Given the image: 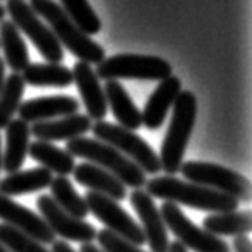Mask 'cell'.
I'll return each instance as SVG.
<instances>
[{"instance_id":"603a6c76","label":"cell","mask_w":252,"mask_h":252,"mask_svg":"<svg viewBox=\"0 0 252 252\" xmlns=\"http://www.w3.org/2000/svg\"><path fill=\"white\" fill-rule=\"evenodd\" d=\"M23 80L24 83H29L32 86H55V88H67L74 83L72 70L61 64L53 63H34L29 64L23 70Z\"/></svg>"},{"instance_id":"484cf974","label":"cell","mask_w":252,"mask_h":252,"mask_svg":"<svg viewBox=\"0 0 252 252\" xmlns=\"http://www.w3.org/2000/svg\"><path fill=\"white\" fill-rule=\"evenodd\" d=\"M50 190H51L53 201L72 217L85 219L90 214L88 204H86L85 198H82L77 193L74 185H72V182L65 176L53 177V181L50 184Z\"/></svg>"},{"instance_id":"9c48e42d","label":"cell","mask_w":252,"mask_h":252,"mask_svg":"<svg viewBox=\"0 0 252 252\" xmlns=\"http://www.w3.org/2000/svg\"><path fill=\"white\" fill-rule=\"evenodd\" d=\"M160 212L164 225L172 231L177 241L182 243L187 249H191L193 252H230L227 241L220 240L216 235H211L201 227H196L177 204L164 201Z\"/></svg>"},{"instance_id":"9a60e30c","label":"cell","mask_w":252,"mask_h":252,"mask_svg":"<svg viewBox=\"0 0 252 252\" xmlns=\"http://www.w3.org/2000/svg\"><path fill=\"white\" fill-rule=\"evenodd\" d=\"M72 77H74L78 93L83 99L88 117L96 122L104 120V117L107 115L109 105L105 101L104 88L99 83V78L94 69L91 67V64L78 61L72 69Z\"/></svg>"},{"instance_id":"f546056e","label":"cell","mask_w":252,"mask_h":252,"mask_svg":"<svg viewBox=\"0 0 252 252\" xmlns=\"http://www.w3.org/2000/svg\"><path fill=\"white\" fill-rule=\"evenodd\" d=\"M97 243L102 248L104 252H145L142 249H139L136 244H132L129 241L123 240V238L117 236L115 233H112L107 228H104L101 231H97Z\"/></svg>"},{"instance_id":"d4e9b609","label":"cell","mask_w":252,"mask_h":252,"mask_svg":"<svg viewBox=\"0 0 252 252\" xmlns=\"http://www.w3.org/2000/svg\"><path fill=\"white\" fill-rule=\"evenodd\" d=\"M203 228L216 236H240L246 235L252 228L251 211L217 212L204 217Z\"/></svg>"},{"instance_id":"7a4b0ae2","label":"cell","mask_w":252,"mask_h":252,"mask_svg":"<svg viewBox=\"0 0 252 252\" xmlns=\"http://www.w3.org/2000/svg\"><path fill=\"white\" fill-rule=\"evenodd\" d=\"M31 8L48 23L51 32L61 46H65L82 63L99 64L105 59V51L99 43L91 40L90 35L72 21V18L55 0H31Z\"/></svg>"},{"instance_id":"7402d4cb","label":"cell","mask_w":252,"mask_h":252,"mask_svg":"<svg viewBox=\"0 0 252 252\" xmlns=\"http://www.w3.org/2000/svg\"><path fill=\"white\" fill-rule=\"evenodd\" d=\"M0 46H2L5 53L3 61L13 72L21 74L31 64L29 51L24 43V38L11 21L0 23Z\"/></svg>"},{"instance_id":"cb8c5ba5","label":"cell","mask_w":252,"mask_h":252,"mask_svg":"<svg viewBox=\"0 0 252 252\" xmlns=\"http://www.w3.org/2000/svg\"><path fill=\"white\" fill-rule=\"evenodd\" d=\"M28 154L37 163H40L42 168H46L51 172H56L58 176H69L74 172L75 168L74 157L65 149H59L51 142H45V141L32 142L29 144Z\"/></svg>"},{"instance_id":"7c38bea8","label":"cell","mask_w":252,"mask_h":252,"mask_svg":"<svg viewBox=\"0 0 252 252\" xmlns=\"http://www.w3.org/2000/svg\"><path fill=\"white\" fill-rule=\"evenodd\" d=\"M129 201L142 222L141 228L144 231L145 243H149V246H150V251L168 252V246H169L168 230L161 217V212L157 208V204L154 201V198L145 190L137 189V190H132V193L129 195Z\"/></svg>"},{"instance_id":"4316f807","label":"cell","mask_w":252,"mask_h":252,"mask_svg":"<svg viewBox=\"0 0 252 252\" xmlns=\"http://www.w3.org/2000/svg\"><path fill=\"white\" fill-rule=\"evenodd\" d=\"M24 88L26 83L21 74L13 72L5 78L3 88L0 91V129L6 128V125L13 120L18 112L23 101Z\"/></svg>"},{"instance_id":"3957f363","label":"cell","mask_w":252,"mask_h":252,"mask_svg":"<svg viewBox=\"0 0 252 252\" xmlns=\"http://www.w3.org/2000/svg\"><path fill=\"white\" fill-rule=\"evenodd\" d=\"M65 150L72 157H80L83 160L109 171L125 187H131L132 190L145 187V182H147L145 172L134 161H131L117 149L110 147L109 144L97 141V139L80 136L67 141Z\"/></svg>"},{"instance_id":"ac0fdd59","label":"cell","mask_w":252,"mask_h":252,"mask_svg":"<svg viewBox=\"0 0 252 252\" xmlns=\"http://www.w3.org/2000/svg\"><path fill=\"white\" fill-rule=\"evenodd\" d=\"M72 174H74L75 181L83 187L90 189L91 191H96V193L109 196L115 201H123L128 196L126 187L114 174H110L109 171L99 168L90 161L80 163L78 166H75Z\"/></svg>"},{"instance_id":"6da1fadb","label":"cell","mask_w":252,"mask_h":252,"mask_svg":"<svg viewBox=\"0 0 252 252\" xmlns=\"http://www.w3.org/2000/svg\"><path fill=\"white\" fill-rule=\"evenodd\" d=\"M147 193L152 198H160L163 201L174 204H185L189 208L208 212H231L238 211L240 201L236 198L220 193L193 182H184L174 176H157L145 182Z\"/></svg>"},{"instance_id":"d6986e66","label":"cell","mask_w":252,"mask_h":252,"mask_svg":"<svg viewBox=\"0 0 252 252\" xmlns=\"http://www.w3.org/2000/svg\"><path fill=\"white\" fill-rule=\"evenodd\" d=\"M6 134H5V150H3V163L2 168L13 174L18 172L24 164L26 155L29 150L31 141V125L26 123L21 118H13L6 125Z\"/></svg>"},{"instance_id":"52a82bcc","label":"cell","mask_w":252,"mask_h":252,"mask_svg":"<svg viewBox=\"0 0 252 252\" xmlns=\"http://www.w3.org/2000/svg\"><path fill=\"white\" fill-rule=\"evenodd\" d=\"M6 13L11 16V23L16 26L19 32L29 37V40L35 45L38 53L48 63L59 64L64 59V51L61 43L51 32L37 13L31 8V5L24 0H6Z\"/></svg>"},{"instance_id":"5b68a950","label":"cell","mask_w":252,"mask_h":252,"mask_svg":"<svg viewBox=\"0 0 252 252\" xmlns=\"http://www.w3.org/2000/svg\"><path fill=\"white\" fill-rule=\"evenodd\" d=\"M97 78L104 80H155L161 82L172 75V65L158 56L147 55H122L110 56L96 65Z\"/></svg>"},{"instance_id":"ffe728a7","label":"cell","mask_w":252,"mask_h":252,"mask_svg":"<svg viewBox=\"0 0 252 252\" xmlns=\"http://www.w3.org/2000/svg\"><path fill=\"white\" fill-rule=\"evenodd\" d=\"M105 101L122 128L136 131L142 126V114L132 102L128 91L118 80H107L104 86Z\"/></svg>"},{"instance_id":"44dd1931","label":"cell","mask_w":252,"mask_h":252,"mask_svg":"<svg viewBox=\"0 0 252 252\" xmlns=\"http://www.w3.org/2000/svg\"><path fill=\"white\" fill-rule=\"evenodd\" d=\"M53 181V172L46 168H34L8 174L0 181V195L16 196L48 189Z\"/></svg>"},{"instance_id":"4dcf8cb0","label":"cell","mask_w":252,"mask_h":252,"mask_svg":"<svg viewBox=\"0 0 252 252\" xmlns=\"http://www.w3.org/2000/svg\"><path fill=\"white\" fill-rule=\"evenodd\" d=\"M233 249H235V252H252L251 240H249L246 235L235 236V240H233Z\"/></svg>"},{"instance_id":"d6a6232c","label":"cell","mask_w":252,"mask_h":252,"mask_svg":"<svg viewBox=\"0 0 252 252\" xmlns=\"http://www.w3.org/2000/svg\"><path fill=\"white\" fill-rule=\"evenodd\" d=\"M168 252H189V249L185 248L182 243H179L177 240H174V241H169Z\"/></svg>"},{"instance_id":"74e56055","label":"cell","mask_w":252,"mask_h":252,"mask_svg":"<svg viewBox=\"0 0 252 252\" xmlns=\"http://www.w3.org/2000/svg\"><path fill=\"white\" fill-rule=\"evenodd\" d=\"M0 252H10V251H8V249H6V248H3V246H2V244H0Z\"/></svg>"},{"instance_id":"836d02e7","label":"cell","mask_w":252,"mask_h":252,"mask_svg":"<svg viewBox=\"0 0 252 252\" xmlns=\"http://www.w3.org/2000/svg\"><path fill=\"white\" fill-rule=\"evenodd\" d=\"M78 252H104L102 249H97L93 243H86V244H82V248Z\"/></svg>"},{"instance_id":"e0dca14e","label":"cell","mask_w":252,"mask_h":252,"mask_svg":"<svg viewBox=\"0 0 252 252\" xmlns=\"http://www.w3.org/2000/svg\"><path fill=\"white\" fill-rule=\"evenodd\" d=\"M181 91H182L181 78H177L176 75H171L161 80L160 85L157 86V90L147 99L144 112H141L142 125L147 126V129L160 128Z\"/></svg>"},{"instance_id":"8d00e7d4","label":"cell","mask_w":252,"mask_h":252,"mask_svg":"<svg viewBox=\"0 0 252 252\" xmlns=\"http://www.w3.org/2000/svg\"><path fill=\"white\" fill-rule=\"evenodd\" d=\"M2 163H3V150H2V136H0V169H2Z\"/></svg>"},{"instance_id":"e575fe53","label":"cell","mask_w":252,"mask_h":252,"mask_svg":"<svg viewBox=\"0 0 252 252\" xmlns=\"http://www.w3.org/2000/svg\"><path fill=\"white\" fill-rule=\"evenodd\" d=\"M3 83H5V61L3 58H0V91L3 88Z\"/></svg>"},{"instance_id":"4fadbf2b","label":"cell","mask_w":252,"mask_h":252,"mask_svg":"<svg viewBox=\"0 0 252 252\" xmlns=\"http://www.w3.org/2000/svg\"><path fill=\"white\" fill-rule=\"evenodd\" d=\"M0 219L5 220L6 225H11L13 228L32 236L42 244H53L56 241V235L40 216L13 201L10 196L0 195Z\"/></svg>"},{"instance_id":"2e32d148","label":"cell","mask_w":252,"mask_h":252,"mask_svg":"<svg viewBox=\"0 0 252 252\" xmlns=\"http://www.w3.org/2000/svg\"><path fill=\"white\" fill-rule=\"evenodd\" d=\"M93 122L88 115L74 114L69 117L55 118L48 122L34 123L31 128V134L37 137V141H70V139L80 137L91 131Z\"/></svg>"},{"instance_id":"5bb4252c","label":"cell","mask_w":252,"mask_h":252,"mask_svg":"<svg viewBox=\"0 0 252 252\" xmlns=\"http://www.w3.org/2000/svg\"><path fill=\"white\" fill-rule=\"evenodd\" d=\"M80 104L72 96H45L21 102L18 109L19 118L26 123L48 122L55 118L78 114Z\"/></svg>"},{"instance_id":"277c9868","label":"cell","mask_w":252,"mask_h":252,"mask_svg":"<svg viewBox=\"0 0 252 252\" xmlns=\"http://www.w3.org/2000/svg\"><path fill=\"white\" fill-rule=\"evenodd\" d=\"M196 97L191 91H181L172 104V118L164 141L161 144L160 158L161 169L168 176H174L184 163L185 149L193 131L196 120Z\"/></svg>"},{"instance_id":"8992f818","label":"cell","mask_w":252,"mask_h":252,"mask_svg":"<svg viewBox=\"0 0 252 252\" xmlns=\"http://www.w3.org/2000/svg\"><path fill=\"white\" fill-rule=\"evenodd\" d=\"M91 131L94 132L97 141L109 144L110 147L117 149L120 154L128 157L145 174H160L161 163L157 152L134 131L125 129L120 125H114L104 120L96 122L91 126Z\"/></svg>"},{"instance_id":"8fae6325","label":"cell","mask_w":252,"mask_h":252,"mask_svg":"<svg viewBox=\"0 0 252 252\" xmlns=\"http://www.w3.org/2000/svg\"><path fill=\"white\" fill-rule=\"evenodd\" d=\"M37 208L40 211V217L51 228V231L63 240H70L77 243H93L96 240L97 231L91 223L85 222L83 219H77L67 214L53 201L48 195H40L37 198Z\"/></svg>"},{"instance_id":"ba28073f","label":"cell","mask_w":252,"mask_h":252,"mask_svg":"<svg viewBox=\"0 0 252 252\" xmlns=\"http://www.w3.org/2000/svg\"><path fill=\"white\" fill-rule=\"evenodd\" d=\"M179 171L190 182L230 195L240 203L251 200V182L228 168L204 161H185Z\"/></svg>"},{"instance_id":"83f0119b","label":"cell","mask_w":252,"mask_h":252,"mask_svg":"<svg viewBox=\"0 0 252 252\" xmlns=\"http://www.w3.org/2000/svg\"><path fill=\"white\" fill-rule=\"evenodd\" d=\"M59 2H61L63 10L86 35L97 34L101 31V19L97 18L88 0H59Z\"/></svg>"},{"instance_id":"f1b7e54d","label":"cell","mask_w":252,"mask_h":252,"mask_svg":"<svg viewBox=\"0 0 252 252\" xmlns=\"http://www.w3.org/2000/svg\"><path fill=\"white\" fill-rule=\"evenodd\" d=\"M0 244L10 252H51L32 236L6 223H0Z\"/></svg>"},{"instance_id":"1f68e13d","label":"cell","mask_w":252,"mask_h":252,"mask_svg":"<svg viewBox=\"0 0 252 252\" xmlns=\"http://www.w3.org/2000/svg\"><path fill=\"white\" fill-rule=\"evenodd\" d=\"M51 252H77V251H75L74 248H72V246H69V244L65 243V241L58 240V241L53 243V249H51Z\"/></svg>"},{"instance_id":"d590c367","label":"cell","mask_w":252,"mask_h":252,"mask_svg":"<svg viewBox=\"0 0 252 252\" xmlns=\"http://www.w3.org/2000/svg\"><path fill=\"white\" fill-rule=\"evenodd\" d=\"M5 15H6V10H5V6L0 3V23L3 21V18H5Z\"/></svg>"},{"instance_id":"30bf717a","label":"cell","mask_w":252,"mask_h":252,"mask_svg":"<svg viewBox=\"0 0 252 252\" xmlns=\"http://www.w3.org/2000/svg\"><path fill=\"white\" fill-rule=\"evenodd\" d=\"M85 201L88 204L90 214L94 216L97 220H101L109 231L123 238L126 241L136 244V246H141V244L145 243L142 228L118 204V201L91 190L85 195Z\"/></svg>"}]
</instances>
